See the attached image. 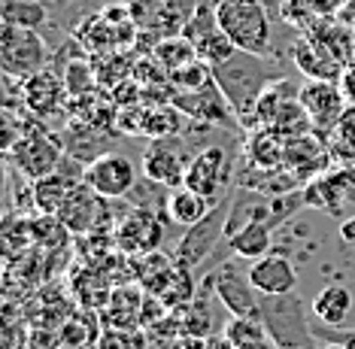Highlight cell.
I'll return each mask as SVG.
<instances>
[{
  "label": "cell",
  "instance_id": "cell-1",
  "mask_svg": "<svg viewBox=\"0 0 355 349\" xmlns=\"http://www.w3.org/2000/svg\"><path fill=\"white\" fill-rule=\"evenodd\" d=\"M286 79V73L277 61H268V55H252V52H234L228 61L213 67V83L222 88V94L228 97L231 110L237 112L240 125H252L255 107L261 101V94L268 92L273 83Z\"/></svg>",
  "mask_w": 355,
  "mask_h": 349
},
{
  "label": "cell",
  "instance_id": "cell-2",
  "mask_svg": "<svg viewBox=\"0 0 355 349\" xmlns=\"http://www.w3.org/2000/svg\"><path fill=\"white\" fill-rule=\"evenodd\" d=\"M261 322L277 349H316V334L310 325V310L295 295H261L258 298Z\"/></svg>",
  "mask_w": 355,
  "mask_h": 349
},
{
  "label": "cell",
  "instance_id": "cell-3",
  "mask_svg": "<svg viewBox=\"0 0 355 349\" xmlns=\"http://www.w3.org/2000/svg\"><path fill=\"white\" fill-rule=\"evenodd\" d=\"M216 19L240 52L268 55V58L273 55V31L264 0H222L216 6Z\"/></svg>",
  "mask_w": 355,
  "mask_h": 349
},
{
  "label": "cell",
  "instance_id": "cell-4",
  "mask_svg": "<svg viewBox=\"0 0 355 349\" xmlns=\"http://www.w3.org/2000/svg\"><path fill=\"white\" fill-rule=\"evenodd\" d=\"M49 64V49L40 31L19 28V24H3L0 31V67L10 79H25L37 76Z\"/></svg>",
  "mask_w": 355,
  "mask_h": 349
},
{
  "label": "cell",
  "instance_id": "cell-5",
  "mask_svg": "<svg viewBox=\"0 0 355 349\" xmlns=\"http://www.w3.org/2000/svg\"><path fill=\"white\" fill-rule=\"evenodd\" d=\"M228 213H231V194L225 201H219L209 213L200 219L198 225H191V228H185V237L180 240V246H176V264L180 267H189V271H198V267H204V262L209 255L219 249L225 237V231H228Z\"/></svg>",
  "mask_w": 355,
  "mask_h": 349
},
{
  "label": "cell",
  "instance_id": "cell-6",
  "mask_svg": "<svg viewBox=\"0 0 355 349\" xmlns=\"http://www.w3.org/2000/svg\"><path fill=\"white\" fill-rule=\"evenodd\" d=\"M231 155L225 146H207L185 167V189L204 194L209 204H219L231 194Z\"/></svg>",
  "mask_w": 355,
  "mask_h": 349
},
{
  "label": "cell",
  "instance_id": "cell-7",
  "mask_svg": "<svg viewBox=\"0 0 355 349\" xmlns=\"http://www.w3.org/2000/svg\"><path fill=\"white\" fill-rule=\"evenodd\" d=\"M6 161L19 170L21 176H28L31 182L43 180V176L55 173L64 161V143H58L52 134L25 131L19 140L12 143V149H6Z\"/></svg>",
  "mask_w": 355,
  "mask_h": 349
},
{
  "label": "cell",
  "instance_id": "cell-8",
  "mask_svg": "<svg viewBox=\"0 0 355 349\" xmlns=\"http://www.w3.org/2000/svg\"><path fill=\"white\" fill-rule=\"evenodd\" d=\"M297 97H301L306 116L313 121V137L328 143L331 137H334L337 125H340V116L346 112V107H349L340 85L325 83V79H306V83L297 88Z\"/></svg>",
  "mask_w": 355,
  "mask_h": 349
},
{
  "label": "cell",
  "instance_id": "cell-9",
  "mask_svg": "<svg viewBox=\"0 0 355 349\" xmlns=\"http://www.w3.org/2000/svg\"><path fill=\"white\" fill-rule=\"evenodd\" d=\"M173 107L182 112V116L195 119V121H207V125H222L228 128V131H237L240 119L237 112L231 110L228 97L222 94V88L209 79L204 88H198V92H189V94H173Z\"/></svg>",
  "mask_w": 355,
  "mask_h": 349
},
{
  "label": "cell",
  "instance_id": "cell-10",
  "mask_svg": "<svg viewBox=\"0 0 355 349\" xmlns=\"http://www.w3.org/2000/svg\"><path fill=\"white\" fill-rule=\"evenodd\" d=\"M83 180L92 185L101 198L119 201V198H128V194L137 189V170L131 164V158L116 155V152H103L98 161L85 164Z\"/></svg>",
  "mask_w": 355,
  "mask_h": 349
},
{
  "label": "cell",
  "instance_id": "cell-11",
  "mask_svg": "<svg viewBox=\"0 0 355 349\" xmlns=\"http://www.w3.org/2000/svg\"><path fill=\"white\" fill-rule=\"evenodd\" d=\"M304 204L319 207L328 216H340V210L355 198V167L346 164L343 170H328L304 185Z\"/></svg>",
  "mask_w": 355,
  "mask_h": 349
},
{
  "label": "cell",
  "instance_id": "cell-12",
  "mask_svg": "<svg viewBox=\"0 0 355 349\" xmlns=\"http://www.w3.org/2000/svg\"><path fill=\"white\" fill-rule=\"evenodd\" d=\"M185 167H189V161L182 158V143L176 137H158L143 152V173L167 189L171 185L180 189L185 182Z\"/></svg>",
  "mask_w": 355,
  "mask_h": 349
},
{
  "label": "cell",
  "instance_id": "cell-13",
  "mask_svg": "<svg viewBox=\"0 0 355 349\" xmlns=\"http://www.w3.org/2000/svg\"><path fill=\"white\" fill-rule=\"evenodd\" d=\"M213 291H216V298L228 307L231 316H255V319H261V310H258V298L261 295L255 291L249 277L243 280V273H240L234 264L216 267Z\"/></svg>",
  "mask_w": 355,
  "mask_h": 349
},
{
  "label": "cell",
  "instance_id": "cell-14",
  "mask_svg": "<svg viewBox=\"0 0 355 349\" xmlns=\"http://www.w3.org/2000/svg\"><path fill=\"white\" fill-rule=\"evenodd\" d=\"M73 164H70V158L64 155L61 167L55 170V173H49V176H43V180L34 182V189H31V201H34V210L40 216H58V210H61L64 201H67V194L83 182L85 167L76 170Z\"/></svg>",
  "mask_w": 355,
  "mask_h": 349
},
{
  "label": "cell",
  "instance_id": "cell-15",
  "mask_svg": "<svg viewBox=\"0 0 355 349\" xmlns=\"http://www.w3.org/2000/svg\"><path fill=\"white\" fill-rule=\"evenodd\" d=\"M161 219L146 207H134L116 228V240L128 255H149L161 243Z\"/></svg>",
  "mask_w": 355,
  "mask_h": 349
},
{
  "label": "cell",
  "instance_id": "cell-16",
  "mask_svg": "<svg viewBox=\"0 0 355 349\" xmlns=\"http://www.w3.org/2000/svg\"><path fill=\"white\" fill-rule=\"evenodd\" d=\"M103 201L107 198H101V194L83 180L61 204L58 219L70 234H88V231H94V225H98V219L103 213Z\"/></svg>",
  "mask_w": 355,
  "mask_h": 349
},
{
  "label": "cell",
  "instance_id": "cell-17",
  "mask_svg": "<svg viewBox=\"0 0 355 349\" xmlns=\"http://www.w3.org/2000/svg\"><path fill=\"white\" fill-rule=\"evenodd\" d=\"M288 52H292V64L304 73L306 79H325V83H337V79H340L343 64L337 61L316 37L301 34L292 43Z\"/></svg>",
  "mask_w": 355,
  "mask_h": 349
},
{
  "label": "cell",
  "instance_id": "cell-18",
  "mask_svg": "<svg viewBox=\"0 0 355 349\" xmlns=\"http://www.w3.org/2000/svg\"><path fill=\"white\" fill-rule=\"evenodd\" d=\"M249 282L258 295H292L297 286V271L286 255H264L249 264Z\"/></svg>",
  "mask_w": 355,
  "mask_h": 349
},
{
  "label": "cell",
  "instance_id": "cell-19",
  "mask_svg": "<svg viewBox=\"0 0 355 349\" xmlns=\"http://www.w3.org/2000/svg\"><path fill=\"white\" fill-rule=\"evenodd\" d=\"M21 103H25L28 112H34L37 119H46V116H55V112H61L64 107V94H67V85L61 83L55 73L43 70L37 73V76H31L21 83Z\"/></svg>",
  "mask_w": 355,
  "mask_h": 349
},
{
  "label": "cell",
  "instance_id": "cell-20",
  "mask_svg": "<svg viewBox=\"0 0 355 349\" xmlns=\"http://www.w3.org/2000/svg\"><path fill=\"white\" fill-rule=\"evenodd\" d=\"M143 301H146V291H140L137 286L112 289L110 304L98 313L101 316V325L103 328H140Z\"/></svg>",
  "mask_w": 355,
  "mask_h": 349
},
{
  "label": "cell",
  "instance_id": "cell-21",
  "mask_svg": "<svg viewBox=\"0 0 355 349\" xmlns=\"http://www.w3.org/2000/svg\"><path fill=\"white\" fill-rule=\"evenodd\" d=\"M101 316L98 310H79L73 316L64 319V325L58 328V346L64 349H94L101 337Z\"/></svg>",
  "mask_w": 355,
  "mask_h": 349
},
{
  "label": "cell",
  "instance_id": "cell-22",
  "mask_svg": "<svg viewBox=\"0 0 355 349\" xmlns=\"http://www.w3.org/2000/svg\"><path fill=\"white\" fill-rule=\"evenodd\" d=\"M352 310V291L340 286V282H331V286L319 289L316 298H313V319H319L322 325L340 328L346 322V316Z\"/></svg>",
  "mask_w": 355,
  "mask_h": 349
},
{
  "label": "cell",
  "instance_id": "cell-23",
  "mask_svg": "<svg viewBox=\"0 0 355 349\" xmlns=\"http://www.w3.org/2000/svg\"><path fill=\"white\" fill-rule=\"evenodd\" d=\"M273 228H277V222H252V225H243L240 231H234L228 240V253L231 255H240V258H249V262H255V258H264L273 243Z\"/></svg>",
  "mask_w": 355,
  "mask_h": 349
},
{
  "label": "cell",
  "instance_id": "cell-24",
  "mask_svg": "<svg viewBox=\"0 0 355 349\" xmlns=\"http://www.w3.org/2000/svg\"><path fill=\"white\" fill-rule=\"evenodd\" d=\"M213 207L216 204H209L204 194H198V191H191V189H185V185H180L176 191H171V201H167V216H171L176 225H185V228H191V225H198Z\"/></svg>",
  "mask_w": 355,
  "mask_h": 349
},
{
  "label": "cell",
  "instance_id": "cell-25",
  "mask_svg": "<svg viewBox=\"0 0 355 349\" xmlns=\"http://www.w3.org/2000/svg\"><path fill=\"white\" fill-rule=\"evenodd\" d=\"M173 313H176V328H180V334H198V337L213 334V313H209L204 291H198L189 304Z\"/></svg>",
  "mask_w": 355,
  "mask_h": 349
},
{
  "label": "cell",
  "instance_id": "cell-26",
  "mask_svg": "<svg viewBox=\"0 0 355 349\" xmlns=\"http://www.w3.org/2000/svg\"><path fill=\"white\" fill-rule=\"evenodd\" d=\"M152 55H155L158 67H164V76H167V73H173V70H180V67H185V64L198 61L195 43H191L189 37H182V34L164 37L155 49H152Z\"/></svg>",
  "mask_w": 355,
  "mask_h": 349
},
{
  "label": "cell",
  "instance_id": "cell-27",
  "mask_svg": "<svg viewBox=\"0 0 355 349\" xmlns=\"http://www.w3.org/2000/svg\"><path fill=\"white\" fill-rule=\"evenodd\" d=\"M49 22V10L40 0H3V24L40 31Z\"/></svg>",
  "mask_w": 355,
  "mask_h": 349
},
{
  "label": "cell",
  "instance_id": "cell-28",
  "mask_svg": "<svg viewBox=\"0 0 355 349\" xmlns=\"http://www.w3.org/2000/svg\"><path fill=\"white\" fill-rule=\"evenodd\" d=\"M331 161L343 158V164H355V103L346 107V112L340 116V125H337L334 137L325 143Z\"/></svg>",
  "mask_w": 355,
  "mask_h": 349
},
{
  "label": "cell",
  "instance_id": "cell-29",
  "mask_svg": "<svg viewBox=\"0 0 355 349\" xmlns=\"http://www.w3.org/2000/svg\"><path fill=\"white\" fill-rule=\"evenodd\" d=\"M209 79H213V67L204 61H191L185 64V67L167 73V85L173 88V94H189V92H198V88H204Z\"/></svg>",
  "mask_w": 355,
  "mask_h": 349
},
{
  "label": "cell",
  "instance_id": "cell-30",
  "mask_svg": "<svg viewBox=\"0 0 355 349\" xmlns=\"http://www.w3.org/2000/svg\"><path fill=\"white\" fill-rule=\"evenodd\" d=\"M222 334L228 337L234 346H246V343H258V340H270L264 322L255 319V316H231V319L225 322Z\"/></svg>",
  "mask_w": 355,
  "mask_h": 349
},
{
  "label": "cell",
  "instance_id": "cell-31",
  "mask_svg": "<svg viewBox=\"0 0 355 349\" xmlns=\"http://www.w3.org/2000/svg\"><path fill=\"white\" fill-rule=\"evenodd\" d=\"M195 49H198V58L204 61V64H209V67H216V64H222V61H228L234 52H237V46L228 40V34H225L222 28H216V31H209L207 37H200L198 43H195Z\"/></svg>",
  "mask_w": 355,
  "mask_h": 349
},
{
  "label": "cell",
  "instance_id": "cell-32",
  "mask_svg": "<svg viewBox=\"0 0 355 349\" xmlns=\"http://www.w3.org/2000/svg\"><path fill=\"white\" fill-rule=\"evenodd\" d=\"M149 340L143 328H103L94 349H149Z\"/></svg>",
  "mask_w": 355,
  "mask_h": 349
},
{
  "label": "cell",
  "instance_id": "cell-33",
  "mask_svg": "<svg viewBox=\"0 0 355 349\" xmlns=\"http://www.w3.org/2000/svg\"><path fill=\"white\" fill-rule=\"evenodd\" d=\"M313 334H319L322 340H328V343H334L340 349H355V328H331L316 319L313 322Z\"/></svg>",
  "mask_w": 355,
  "mask_h": 349
},
{
  "label": "cell",
  "instance_id": "cell-34",
  "mask_svg": "<svg viewBox=\"0 0 355 349\" xmlns=\"http://www.w3.org/2000/svg\"><path fill=\"white\" fill-rule=\"evenodd\" d=\"M337 85H340L346 103H355V58L340 70V79H337Z\"/></svg>",
  "mask_w": 355,
  "mask_h": 349
},
{
  "label": "cell",
  "instance_id": "cell-35",
  "mask_svg": "<svg viewBox=\"0 0 355 349\" xmlns=\"http://www.w3.org/2000/svg\"><path fill=\"white\" fill-rule=\"evenodd\" d=\"M207 337H198V334H176L171 343H167V349H204Z\"/></svg>",
  "mask_w": 355,
  "mask_h": 349
},
{
  "label": "cell",
  "instance_id": "cell-36",
  "mask_svg": "<svg viewBox=\"0 0 355 349\" xmlns=\"http://www.w3.org/2000/svg\"><path fill=\"white\" fill-rule=\"evenodd\" d=\"M204 349H237V346H234L225 334H209L207 343H204Z\"/></svg>",
  "mask_w": 355,
  "mask_h": 349
},
{
  "label": "cell",
  "instance_id": "cell-37",
  "mask_svg": "<svg viewBox=\"0 0 355 349\" xmlns=\"http://www.w3.org/2000/svg\"><path fill=\"white\" fill-rule=\"evenodd\" d=\"M337 19H340V22H346V24H349V28L355 31V0H349V3H346L343 10L337 12Z\"/></svg>",
  "mask_w": 355,
  "mask_h": 349
},
{
  "label": "cell",
  "instance_id": "cell-38",
  "mask_svg": "<svg viewBox=\"0 0 355 349\" xmlns=\"http://www.w3.org/2000/svg\"><path fill=\"white\" fill-rule=\"evenodd\" d=\"M340 237L346 243H355V219H346V222L340 225Z\"/></svg>",
  "mask_w": 355,
  "mask_h": 349
},
{
  "label": "cell",
  "instance_id": "cell-39",
  "mask_svg": "<svg viewBox=\"0 0 355 349\" xmlns=\"http://www.w3.org/2000/svg\"><path fill=\"white\" fill-rule=\"evenodd\" d=\"M237 349H277L270 340H258V343H246V346H237Z\"/></svg>",
  "mask_w": 355,
  "mask_h": 349
},
{
  "label": "cell",
  "instance_id": "cell-40",
  "mask_svg": "<svg viewBox=\"0 0 355 349\" xmlns=\"http://www.w3.org/2000/svg\"><path fill=\"white\" fill-rule=\"evenodd\" d=\"M198 3H207V6H219L222 0H198Z\"/></svg>",
  "mask_w": 355,
  "mask_h": 349
},
{
  "label": "cell",
  "instance_id": "cell-41",
  "mask_svg": "<svg viewBox=\"0 0 355 349\" xmlns=\"http://www.w3.org/2000/svg\"><path fill=\"white\" fill-rule=\"evenodd\" d=\"M52 349H64V346H52Z\"/></svg>",
  "mask_w": 355,
  "mask_h": 349
},
{
  "label": "cell",
  "instance_id": "cell-42",
  "mask_svg": "<svg viewBox=\"0 0 355 349\" xmlns=\"http://www.w3.org/2000/svg\"><path fill=\"white\" fill-rule=\"evenodd\" d=\"M352 167H355V164H352Z\"/></svg>",
  "mask_w": 355,
  "mask_h": 349
}]
</instances>
